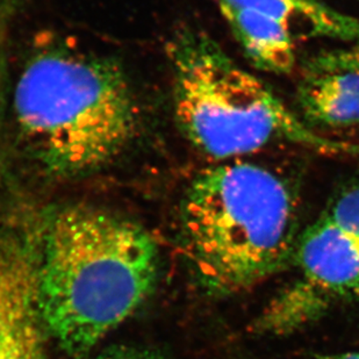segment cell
<instances>
[{
  "label": "cell",
  "instance_id": "52a82bcc",
  "mask_svg": "<svg viewBox=\"0 0 359 359\" xmlns=\"http://www.w3.org/2000/svg\"><path fill=\"white\" fill-rule=\"evenodd\" d=\"M248 61L261 72L286 75L297 65V40L277 21L243 7H219Z\"/></svg>",
  "mask_w": 359,
  "mask_h": 359
},
{
  "label": "cell",
  "instance_id": "7a4b0ae2",
  "mask_svg": "<svg viewBox=\"0 0 359 359\" xmlns=\"http://www.w3.org/2000/svg\"><path fill=\"white\" fill-rule=\"evenodd\" d=\"M14 116L32 161L72 180L119 157L139 129V107L116 58L57 38L38 42L14 90Z\"/></svg>",
  "mask_w": 359,
  "mask_h": 359
},
{
  "label": "cell",
  "instance_id": "8fae6325",
  "mask_svg": "<svg viewBox=\"0 0 359 359\" xmlns=\"http://www.w3.org/2000/svg\"><path fill=\"white\" fill-rule=\"evenodd\" d=\"M93 359H163L156 353L136 349H116L102 353Z\"/></svg>",
  "mask_w": 359,
  "mask_h": 359
},
{
  "label": "cell",
  "instance_id": "7c38bea8",
  "mask_svg": "<svg viewBox=\"0 0 359 359\" xmlns=\"http://www.w3.org/2000/svg\"><path fill=\"white\" fill-rule=\"evenodd\" d=\"M316 359H359V353H322L316 355Z\"/></svg>",
  "mask_w": 359,
  "mask_h": 359
},
{
  "label": "cell",
  "instance_id": "ba28073f",
  "mask_svg": "<svg viewBox=\"0 0 359 359\" xmlns=\"http://www.w3.org/2000/svg\"><path fill=\"white\" fill-rule=\"evenodd\" d=\"M302 119L311 127L359 126V72L307 75L297 92Z\"/></svg>",
  "mask_w": 359,
  "mask_h": 359
},
{
  "label": "cell",
  "instance_id": "8992f818",
  "mask_svg": "<svg viewBox=\"0 0 359 359\" xmlns=\"http://www.w3.org/2000/svg\"><path fill=\"white\" fill-rule=\"evenodd\" d=\"M217 7H243L264 14L298 41L329 39L353 43L359 40V18L343 13L323 0H215Z\"/></svg>",
  "mask_w": 359,
  "mask_h": 359
},
{
  "label": "cell",
  "instance_id": "5b68a950",
  "mask_svg": "<svg viewBox=\"0 0 359 359\" xmlns=\"http://www.w3.org/2000/svg\"><path fill=\"white\" fill-rule=\"evenodd\" d=\"M35 277L36 265L22 245H0V359H49Z\"/></svg>",
  "mask_w": 359,
  "mask_h": 359
},
{
  "label": "cell",
  "instance_id": "9c48e42d",
  "mask_svg": "<svg viewBox=\"0 0 359 359\" xmlns=\"http://www.w3.org/2000/svg\"><path fill=\"white\" fill-rule=\"evenodd\" d=\"M319 217L359 249V180L335 196Z\"/></svg>",
  "mask_w": 359,
  "mask_h": 359
},
{
  "label": "cell",
  "instance_id": "3957f363",
  "mask_svg": "<svg viewBox=\"0 0 359 359\" xmlns=\"http://www.w3.org/2000/svg\"><path fill=\"white\" fill-rule=\"evenodd\" d=\"M185 243L217 294L249 291L280 271L298 244V201L286 178L234 160L201 170L182 203Z\"/></svg>",
  "mask_w": 359,
  "mask_h": 359
},
{
  "label": "cell",
  "instance_id": "30bf717a",
  "mask_svg": "<svg viewBox=\"0 0 359 359\" xmlns=\"http://www.w3.org/2000/svg\"><path fill=\"white\" fill-rule=\"evenodd\" d=\"M307 75L325 72H359V40L346 47L320 51L304 63Z\"/></svg>",
  "mask_w": 359,
  "mask_h": 359
},
{
  "label": "cell",
  "instance_id": "277c9868",
  "mask_svg": "<svg viewBox=\"0 0 359 359\" xmlns=\"http://www.w3.org/2000/svg\"><path fill=\"white\" fill-rule=\"evenodd\" d=\"M165 53L175 121L203 155L226 162L294 144L325 156L359 158V144L316 133L206 32L178 28L166 41Z\"/></svg>",
  "mask_w": 359,
  "mask_h": 359
},
{
  "label": "cell",
  "instance_id": "6da1fadb",
  "mask_svg": "<svg viewBox=\"0 0 359 359\" xmlns=\"http://www.w3.org/2000/svg\"><path fill=\"white\" fill-rule=\"evenodd\" d=\"M36 265L43 328L72 356H84L144 302L157 275V249L139 224L90 206L48 217Z\"/></svg>",
  "mask_w": 359,
  "mask_h": 359
}]
</instances>
